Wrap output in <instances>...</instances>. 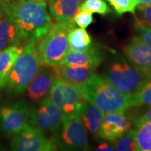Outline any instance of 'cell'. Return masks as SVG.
<instances>
[{
    "label": "cell",
    "mask_w": 151,
    "mask_h": 151,
    "mask_svg": "<svg viewBox=\"0 0 151 151\" xmlns=\"http://www.w3.org/2000/svg\"><path fill=\"white\" fill-rule=\"evenodd\" d=\"M6 10L27 41L39 42L51 27V18L47 10V3L29 0H10L7 1Z\"/></svg>",
    "instance_id": "1"
},
{
    "label": "cell",
    "mask_w": 151,
    "mask_h": 151,
    "mask_svg": "<svg viewBox=\"0 0 151 151\" xmlns=\"http://www.w3.org/2000/svg\"><path fill=\"white\" fill-rule=\"evenodd\" d=\"M81 88L86 101L104 113L124 112L134 106L132 97L118 91L105 77L95 73Z\"/></svg>",
    "instance_id": "2"
},
{
    "label": "cell",
    "mask_w": 151,
    "mask_h": 151,
    "mask_svg": "<svg viewBox=\"0 0 151 151\" xmlns=\"http://www.w3.org/2000/svg\"><path fill=\"white\" fill-rule=\"evenodd\" d=\"M74 20L58 22L51 25L48 33L37 45L41 65L54 67L59 65L69 50V34L76 27Z\"/></svg>",
    "instance_id": "3"
},
{
    "label": "cell",
    "mask_w": 151,
    "mask_h": 151,
    "mask_svg": "<svg viewBox=\"0 0 151 151\" xmlns=\"http://www.w3.org/2000/svg\"><path fill=\"white\" fill-rule=\"evenodd\" d=\"M37 43L35 40H28L22 53L15 62L5 86L11 93H23L40 69Z\"/></svg>",
    "instance_id": "4"
},
{
    "label": "cell",
    "mask_w": 151,
    "mask_h": 151,
    "mask_svg": "<svg viewBox=\"0 0 151 151\" xmlns=\"http://www.w3.org/2000/svg\"><path fill=\"white\" fill-rule=\"evenodd\" d=\"M151 72L139 69L129 60L117 58L106 70L105 78L113 87L124 95L132 97Z\"/></svg>",
    "instance_id": "5"
},
{
    "label": "cell",
    "mask_w": 151,
    "mask_h": 151,
    "mask_svg": "<svg viewBox=\"0 0 151 151\" xmlns=\"http://www.w3.org/2000/svg\"><path fill=\"white\" fill-rule=\"evenodd\" d=\"M51 140L64 150L89 149L87 129L78 114L64 115L60 127L52 133Z\"/></svg>",
    "instance_id": "6"
},
{
    "label": "cell",
    "mask_w": 151,
    "mask_h": 151,
    "mask_svg": "<svg viewBox=\"0 0 151 151\" xmlns=\"http://www.w3.org/2000/svg\"><path fill=\"white\" fill-rule=\"evenodd\" d=\"M50 99L64 115L78 114L86 100L81 88L57 78L50 92Z\"/></svg>",
    "instance_id": "7"
},
{
    "label": "cell",
    "mask_w": 151,
    "mask_h": 151,
    "mask_svg": "<svg viewBox=\"0 0 151 151\" xmlns=\"http://www.w3.org/2000/svg\"><path fill=\"white\" fill-rule=\"evenodd\" d=\"M31 107L26 101H17L0 107V131L5 136H14L29 124Z\"/></svg>",
    "instance_id": "8"
},
{
    "label": "cell",
    "mask_w": 151,
    "mask_h": 151,
    "mask_svg": "<svg viewBox=\"0 0 151 151\" xmlns=\"http://www.w3.org/2000/svg\"><path fill=\"white\" fill-rule=\"evenodd\" d=\"M64 114L50 99H43L30 111L29 123L43 133H54L61 125Z\"/></svg>",
    "instance_id": "9"
},
{
    "label": "cell",
    "mask_w": 151,
    "mask_h": 151,
    "mask_svg": "<svg viewBox=\"0 0 151 151\" xmlns=\"http://www.w3.org/2000/svg\"><path fill=\"white\" fill-rule=\"evenodd\" d=\"M57 148L53 141L29 124L14 134L11 141V149L15 151H53Z\"/></svg>",
    "instance_id": "10"
},
{
    "label": "cell",
    "mask_w": 151,
    "mask_h": 151,
    "mask_svg": "<svg viewBox=\"0 0 151 151\" xmlns=\"http://www.w3.org/2000/svg\"><path fill=\"white\" fill-rule=\"evenodd\" d=\"M131 127V121L124 112L107 113L104 116L97 134L104 139L113 141L122 137Z\"/></svg>",
    "instance_id": "11"
},
{
    "label": "cell",
    "mask_w": 151,
    "mask_h": 151,
    "mask_svg": "<svg viewBox=\"0 0 151 151\" xmlns=\"http://www.w3.org/2000/svg\"><path fill=\"white\" fill-rule=\"evenodd\" d=\"M122 50L131 63L139 69L151 72V48L138 36L132 38Z\"/></svg>",
    "instance_id": "12"
},
{
    "label": "cell",
    "mask_w": 151,
    "mask_h": 151,
    "mask_svg": "<svg viewBox=\"0 0 151 151\" xmlns=\"http://www.w3.org/2000/svg\"><path fill=\"white\" fill-rule=\"evenodd\" d=\"M103 55L95 45L85 51H74L69 49L60 64L86 67L96 69L102 63Z\"/></svg>",
    "instance_id": "13"
},
{
    "label": "cell",
    "mask_w": 151,
    "mask_h": 151,
    "mask_svg": "<svg viewBox=\"0 0 151 151\" xmlns=\"http://www.w3.org/2000/svg\"><path fill=\"white\" fill-rule=\"evenodd\" d=\"M27 42L5 6L0 17V52L13 46H25Z\"/></svg>",
    "instance_id": "14"
},
{
    "label": "cell",
    "mask_w": 151,
    "mask_h": 151,
    "mask_svg": "<svg viewBox=\"0 0 151 151\" xmlns=\"http://www.w3.org/2000/svg\"><path fill=\"white\" fill-rule=\"evenodd\" d=\"M56 78L57 76L53 71L46 69H39L26 89L28 97L33 101L43 99L50 94Z\"/></svg>",
    "instance_id": "15"
},
{
    "label": "cell",
    "mask_w": 151,
    "mask_h": 151,
    "mask_svg": "<svg viewBox=\"0 0 151 151\" xmlns=\"http://www.w3.org/2000/svg\"><path fill=\"white\" fill-rule=\"evenodd\" d=\"M57 78L81 87L94 74V69L86 67L59 64L53 67Z\"/></svg>",
    "instance_id": "16"
},
{
    "label": "cell",
    "mask_w": 151,
    "mask_h": 151,
    "mask_svg": "<svg viewBox=\"0 0 151 151\" xmlns=\"http://www.w3.org/2000/svg\"><path fill=\"white\" fill-rule=\"evenodd\" d=\"M84 0H50V15L58 22L72 20L79 11Z\"/></svg>",
    "instance_id": "17"
},
{
    "label": "cell",
    "mask_w": 151,
    "mask_h": 151,
    "mask_svg": "<svg viewBox=\"0 0 151 151\" xmlns=\"http://www.w3.org/2000/svg\"><path fill=\"white\" fill-rule=\"evenodd\" d=\"M87 131L97 134L102 122L104 113L92 104L86 101L78 113Z\"/></svg>",
    "instance_id": "18"
},
{
    "label": "cell",
    "mask_w": 151,
    "mask_h": 151,
    "mask_svg": "<svg viewBox=\"0 0 151 151\" xmlns=\"http://www.w3.org/2000/svg\"><path fill=\"white\" fill-rule=\"evenodd\" d=\"M24 46H13L0 52V88H4L15 62Z\"/></svg>",
    "instance_id": "19"
},
{
    "label": "cell",
    "mask_w": 151,
    "mask_h": 151,
    "mask_svg": "<svg viewBox=\"0 0 151 151\" xmlns=\"http://www.w3.org/2000/svg\"><path fill=\"white\" fill-rule=\"evenodd\" d=\"M69 49L74 51H85L92 46V39L84 28H74L68 37Z\"/></svg>",
    "instance_id": "20"
},
{
    "label": "cell",
    "mask_w": 151,
    "mask_h": 151,
    "mask_svg": "<svg viewBox=\"0 0 151 151\" xmlns=\"http://www.w3.org/2000/svg\"><path fill=\"white\" fill-rule=\"evenodd\" d=\"M138 151H151V122H143L135 129Z\"/></svg>",
    "instance_id": "21"
},
{
    "label": "cell",
    "mask_w": 151,
    "mask_h": 151,
    "mask_svg": "<svg viewBox=\"0 0 151 151\" xmlns=\"http://www.w3.org/2000/svg\"><path fill=\"white\" fill-rule=\"evenodd\" d=\"M132 98L133 100L134 106H151V75L143 81Z\"/></svg>",
    "instance_id": "22"
},
{
    "label": "cell",
    "mask_w": 151,
    "mask_h": 151,
    "mask_svg": "<svg viewBox=\"0 0 151 151\" xmlns=\"http://www.w3.org/2000/svg\"><path fill=\"white\" fill-rule=\"evenodd\" d=\"M117 151H137L135 140V130H128L116 140L113 141Z\"/></svg>",
    "instance_id": "23"
},
{
    "label": "cell",
    "mask_w": 151,
    "mask_h": 151,
    "mask_svg": "<svg viewBox=\"0 0 151 151\" xmlns=\"http://www.w3.org/2000/svg\"><path fill=\"white\" fill-rule=\"evenodd\" d=\"M79 11H87L104 16L110 12V8L104 0H84Z\"/></svg>",
    "instance_id": "24"
},
{
    "label": "cell",
    "mask_w": 151,
    "mask_h": 151,
    "mask_svg": "<svg viewBox=\"0 0 151 151\" xmlns=\"http://www.w3.org/2000/svg\"><path fill=\"white\" fill-rule=\"evenodd\" d=\"M118 15L130 12L135 14L136 9L139 5L137 0H107Z\"/></svg>",
    "instance_id": "25"
},
{
    "label": "cell",
    "mask_w": 151,
    "mask_h": 151,
    "mask_svg": "<svg viewBox=\"0 0 151 151\" xmlns=\"http://www.w3.org/2000/svg\"><path fill=\"white\" fill-rule=\"evenodd\" d=\"M136 9L138 11V17L136 24L151 27V4H139Z\"/></svg>",
    "instance_id": "26"
},
{
    "label": "cell",
    "mask_w": 151,
    "mask_h": 151,
    "mask_svg": "<svg viewBox=\"0 0 151 151\" xmlns=\"http://www.w3.org/2000/svg\"><path fill=\"white\" fill-rule=\"evenodd\" d=\"M92 13L87 11H79L74 16L73 20L75 23L81 28H86L93 22V17Z\"/></svg>",
    "instance_id": "27"
},
{
    "label": "cell",
    "mask_w": 151,
    "mask_h": 151,
    "mask_svg": "<svg viewBox=\"0 0 151 151\" xmlns=\"http://www.w3.org/2000/svg\"><path fill=\"white\" fill-rule=\"evenodd\" d=\"M138 37L151 48V27L136 24Z\"/></svg>",
    "instance_id": "28"
},
{
    "label": "cell",
    "mask_w": 151,
    "mask_h": 151,
    "mask_svg": "<svg viewBox=\"0 0 151 151\" xmlns=\"http://www.w3.org/2000/svg\"><path fill=\"white\" fill-rule=\"evenodd\" d=\"M132 121H133V123L136 126V127L140 125L141 124L143 123V122H151V108L145 111L139 117L133 119V120H132Z\"/></svg>",
    "instance_id": "29"
},
{
    "label": "cell",
    "mask_w": 151,
    "mask_h": 151,
    "mask_svg": "<svg viewBox=\"0 0 151 151\" xmlns=\"http://www.w3.org/2000/svg\"><path fill=\"white\" fill-rule=\"evenodd\" d=\"M97 150H104V151H114L116 149L112 146H109L108 143H102L98 146Z\"/></svg>",
    "instance_id": "30"
},
{
    "label": "cell",
    "mask_w": 151,
    "mask_h": 151,
    "mask_svg": "<svg viewBox=\"0 0 151 151\" xmlns=\"http://www.w3.org/2000/svg\"><path fill=\"white\" fill-rule=\"evenodd\" d=\"M7 0H0V17L2 15L6 5L7 4Z\"/></svg>",
    "instance_id": "31"
},
{
    "label": "cell",
    "mask_w": 151,
    "mask_h": 151,
    "mask_svg": "<svg viewBox=\"0 0 151 151\" xmlns=\"http://www.w3.org/2000/svg\"><path fill=\"white\" fill-rule=\"evenodd\" d=\"M139 4H151V0H137Z\"/></svg>",
    "instance_id": "32"
},
{
    "label": "cell",
    "mask_w": 151,
    "mask_h": 151,
    "mask_svg": "<svg viewBox=\"0 0 151 151\" xmlns=\"http://www.w3.org/2000/svg\"><path fill=\"white\" fill-rule=\"evenodd\" d=\"M29 1H35V2H45V3H47V2H48L50 0H29Z\"/></svg>",
    "instance_id": "33"
},
{
    "label": "cell",
    "mask_w": 151,
    "mask_h": 151,
    "mask_svg": "<svg viewBox=\"0 0 151 151\" xmlns=\"http://www.w3.org/2000/svg\"><path fill=\"white\" fill-rule=\"evenodd\" d=\"M7 1H10V0H7Z\"/></svg>",
    "instance_id": "34"
}]
</instances>
